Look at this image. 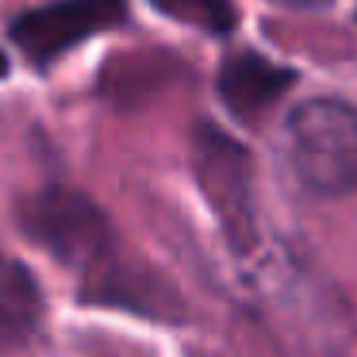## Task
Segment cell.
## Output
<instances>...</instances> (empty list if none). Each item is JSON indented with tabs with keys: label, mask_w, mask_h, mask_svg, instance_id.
<instances>
[{
	"label": "cell",
	"mask_w": 357,
	"mask_h": 357,
	"mask_svg": "<svg viewBox=\"0 0 357 357\" xmlns=\"http://www.w3.org/2000/svg\"><path fill=\"white\" fill-rule=\"evenodd\" d=\"M288 165L315 196H346L357 188V104L315 96L292 108L284 123Z\"/></svg>",
	"instance_id": "6da1fadb"
},
{
	"label": "cell",
	"mask_w": 357,
	"mask_h": 357,
	"mask_svg": "<svg viewBox=\"0 0 357 357\" xmlns=\"http://www.w3.org/2000/svg\"><path fill=\"white\" fill-rule=\"evenodd\" d=\"M20 231L43 246L50 257L77 269L85 277L89 269L104 261L108 254H116V238H112V223L100 211V204H93L85 192L66 185H47L39 192L24 196L16 211Z\"/></svg>",
	"instance_id": "7a4b0ae2"
},
{
	"label": "cell",
	"mask_w": 357,
	"mask_h": 357,
	"mask_svg": "<svg viewBox=\"0 0 357 357\" xmlns=\"http://www.w3.org/2000/svg\"><path fill=\"white\" fill-rule=\"evenodd\" d=\"M192 177L234 254L257 246L254 219V165L242 142H234L215 123H196L192 131Z\"/></svg>",
	"instance_id": "3957f363"
},
{
	"label": "cell",
	"mask_w": 357,
	"mask_h": 357,
	"mask_svg": "<svg viewBox=\"0 0 357 357\" xmlns=\"http://www.w3.org/2000/svg\"><path fill=\"white\" fill-rule=\"evenodd\" d=\"M127 24V0H58L12 20V43L35 70H47L93 35Z\"/></svg>",
	"instance_id": "277c9868"
},
{
	"label": "cell",
	"mask_w": 357,
	"mask_h": 357,
	"mask_svg": "<svg viewBox=\"0 0 357 357\" xmlns=\"http://www.w3.org/2000/svg\"><path fill=\"white\" fill-rule=\"evenodd\" d=\"M81 296L85 303H104V307H123L135 315L150 319H177L181 303L165 280H158L150 269L135 261H123L119 254H108L96 269L81 277Z\"/></svg>",
	"instance_id": "5b68a950"
},
{
	"label": "cell",
	"mask_w": 357,
	"mask_h": 357,
	"mask_svg": "<svg viewBox=\"0 0 357 357\" xmlns=\"http://www.w3.org/2000/svg\"><path fill=\"white\" fill-rule=\"evenodd\" d=\"M292 85H296V73L269 62L257 50L227 54L223 66H219V100L242 123H257Z\"/></svg>",
	"instance_id": "8992f818"
},
{
	"label": "cell",
	"mask_w": 357,
	"mask_h": 357,
	"mask_svg": "<svg viewBox=\"0 0 357 357\" xmlns=\"http://www.w3.org/2000/svg\"><path fill=\"white\" fill-rule=\"evenodd\" d=\"M43 323V292L35 277L0 250V354L20 349L39 334Z\"/></svg>",
	"instance_id": "52a82bcc"
},
{
	"label": "cell",
	"mask_w": 357,
	"mask_h": 357,
	"mask_svg": "<svg viewBox=\"0 0 357 357\" xmlns=\"http://www.w3.org/2000/svg\"><path fill=\"white\" fill-rule=\"evenodd\" d=\"M150 8L204 35H231L238 24L234 0H150Z\"/></svg>",
	"instance_id": "ba28073f"
},
{
	"label": "cell",
	"mask_w": 357,
	"mask_h": 357,
	"mask_svg": "<svg viewBox=\"0 0 357 357\" xmlns=\"http://www.w3.org/2000/svg\"><path fill=\"white\" fill-rule=\"evenodd\" d=\"M280 8H292V12H319V8H331L334 0H273Z\"/></svg>",
	"instance_id": "9c48e42d"
},
{
	"label": "cell",
	"mask_w": 357,
	"mask_h": 357,
	"mask_svg": "<svg viewBox=\"0 0 357 357\" xmlns=\"http://www.w3.org/2000/svg\"><path fill=\"white\" fill-rule=\"evenodd\" d=\"M4 73H8V54L0 50V77H4Z\"/></svg>",
	"instance_id": "30bf717a"
}]
</instances>
